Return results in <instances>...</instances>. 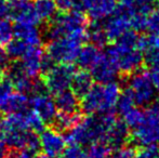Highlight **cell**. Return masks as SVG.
<instances>
[{
    "mask_svg": "<svg viewBox=\"0 0 159 158\" xmlns=\"http://www.w3.org/2000/svg\"><path fill=\"white\" fill-rule=\"evenodd\" d=\"M106 54L118 72L132 74L142 67L145 60L142 37L129 30L115 40Z\"/></svg>",
    "mask_w": 159,
    "mask_h": 158,
    "instance_id": "cell-1",
    "label": "cell"
},
{
    "mask_svg": "<svg viewBox=\"0 0 159 158\" xmlns=\"http://www.w3.org/2000/svg\"><path fill=\"white\" fill-rule=\"evenodd\" d=\"M115 119L113 114L89 115L86 118H80L73 128L65 132V141L80 146L105 142L109 127Z\"/></svg>",
    "mask_w": 159,
    "mask_h": 158,
    "instance_id": "cell-2",
    "label": "cell"
},
{
    "mask_svg": "<svg viewBox=\"0 0 159 158\" xmlns=\"http://www.w3.org/2000/svg\"><path fill=\"white\" fill-rule=\"evenodd\" d=\"M120 95L121 89L116 81L93 84L81 97L80 108L88 115L113 114Z\"/></svg>",
    "mask_w": 159,
    "mask_h": 158,
    "instance_id": "cell-3",
    "label": "cell"
},
{
    "mask_svg": "<svg viewBox=\"0 0 159 158\" xmlns=\"http://www.w3.org/2000/svg\"><path fill=\"white\" fill-rule=\"evenodd\" d=\"M88 25V17L84 12L76 10L64 11L51 20L42 37L50 41L67 35H87Z\"/></svg>",
    "mask_w": 159,
    "mask_h": 158,
    "instance_id": "cell-4",
    "label": "cell"
},
{
    "mask_svg": "<svg viewBox=\"0 0 159 158\" xmlns=\"http://www.w3.org/2000/svg\"><path fill=\"white\" fill-rule=\"evenodd\" d=\"M87 39V35H67L50 40L47 44V54L55 63L71 64Z\"/></svg>",
    "mask_w": 159,
    "mask_h": 158,
    "instance_id": "cell-5",
    "label": "cell"
},
{
    "mask_svg": "<svg viewBox=\"0 0 159 158\" xmlns=\"http://www.w3.org/2000/svg\"><path fill=\"white\" fill-rule=\"evenodd\" d=\"M125 93H127L135 105L144 107L155 101L157 89L149 76V73L139 70L132 73L129 77Z\"/></svg>",
    "mask_w": 159,
    "mask_h": 158,
    "instance_id": "cell-6",
    "label": "cell"
},
{
    "mask_svg": "<svg viewBox=\"0 0 159 158\" xmlns=\"http://www.w3.org/2000/svg\"><path fill=\"white\" fill-rule=\"evenodd\" d=\"M133 140L141 146L159 143V113L152 106L142 113L139 122L133 127Z\"/></svg>",
    "mask_w": 159,
    "mask_h": 158,
    "instance_id": "cell-7",
    "label": "cell"
},
{
    "mask_svg": "<svg viewBox=\"0 0 159 158\" xmlns=\"http://www.w3.org/2000/svg\"><path fill=\"white\" fill-rule=\"evenodd\" d=\"M30 99L25 93L14 90L8 78L0 79V113L14 114L28 110Z\"/></svg>",
    "mask_w": 159,
    "mask_h": 158,
    "instance_id": "cell-8",
    "label": "cell"
},
{
    "mask_svg": "<svg viewBox=\"0 0 159 158\" xmlns=\"http://www.w3.org/2000/svg\"><path fill=\"white\" fill-rule=\"evenodd\" d=\"M75 72L71 64L59 63V65H54L42 78L47 91L50 94H57L66 89H70Z\"/></svg>",
    "mask_w": 159,
    "mask_h": 158,
    "instance_id": "cell-9",
    "label": "cell"
},
{
    "mask_svg": "<svg viewBox=\"0 0 159 158\" xmlns=\"http://www.w3.org/2000/svg\"><path fill=\"white\" fill-rule=\"evenodd\" d=\"M8 15L15 22V24L36 25L40 20L34 9L33 0H8Z\"/></svg>",
    "mask_w": 159,
    "mask_h": 158,
    "instance_id": "cell-10",
    "label": "cell"
},
{
    "mask_svg": "<svg viewBox=\"0 0 159 158\" xmlns=\"http://www.w3.org/2000/svg\"><path fill=\"white\" fill-rule=\"evenodd\" d=\"M102 24L108 40H116L132 29L131 16L118 8L115 13L105 19Z\"/></svg>",
    "mask_w": 159,
    "mask_h": 158,
    "instance_id": "cell-11",
    "label": "cell"
},
{
    "mask_svg": "<svg viewBox=\"0 0 159 158\" xmlns=\"http://www.w3.org/2000/svg\"><path fill=\"white\" fill-rule=\"evenodd\" d=\"M39 134L40 151L48 157H61L62 153L66 147V141L62 133L53 128H49L44 129Z\"/></svg>",
    "mask_w": 159,
    "mask_h": 158,
    "instance_id": "cell-12",
    "label": "cell"
},
{
    "mask_svg": "<svg viewBox=\"0 0 159 158\" xmlns=\"http://www.w3.org/2000/svg\"><path fill=\"white\" fill-rule=\"evenodd\" d=\"M30 107L42 119L44 124H51V122L59 113L54 99L51 97L49 92L33 94L30 99Z\"/></svg>",
    "mask_w": 159,
    "mask_h": 158,
    "instance_id": "cell-13",
    "label": "cell"
},
{
    "mask_svg": "<svg viewBox=\"0 0 159 158\" xmlns=\"http://www.w3.org/2000/svg\"><path fill=\"white\" fill-rule=\"evenodd\" d=\"M6 73H7L6 78L10 80L14 90L22 93H25V94L32 93L35 78H32V77L26 74V72L22 67L20 62L11 63L9 65V67L7 68Z\"/></svg>",
    "mask_w": 159,
    "mask_h": 158,
    "instance_id": "cell-14",
    "label": "cell"
},
{
    "mask_svg": "<svg viewBox=\"0 0 159 158\" xmlns=\"http://www.w3.org/2000/svg\"><path fill=\"white\" fill-rule=\"evenodd\" d=\"M119 0H89L87 13L93 22H102L117 11Z\"/></svg>",
    "mask_w": 159,
    "mask_h": 158,
    "instance_id": "cell-15",
    "label": "cell"
},
{
    "mask_svg": "<svg viewBox=\"0 0 159 158\" xmlns=\"http://www.w3.org/2000/svg\"><path fill=\"white\" fill-rule=\"evenodd\" d=\"M89 72H90L93 80H95L98 84H106V82L115 81L118 74L117 68L114 66V64L108 59L106 53L102 55V57L96 62L94 66Z\"/></svg>",
    "mask_w": 159,
    "mask_h": 158,
    "instance_id": "cell-16",
    "label": "cell"
},
{
    "mask_svg": "<svg viewBox=\"0 0 159 158\" xmlns=\"http://www.w3.org/2000/svg\"><path fill=\"white\" fill-rule=\"evenodd\" d=\"M116 107H117V111L121 117L122 121L128 127H131V128H133L138 124L143 113L139 108V106L135 105L134 102L128 97L127 93H122L120 95Z\"/></svg>",
    "mask_w": 159,
    "mask_h": 158,
    "instance_id": "cell-17",
    "label": "cell"
},
{
    "mask_svg": "<svg viewBox=\"0 0 159 158\" xmlns=\"http://www.w3.org/2000/svg\"><path fill=\"white\" fill-rule=\"evenodd\" d=\"M42 55H43V51L41 49V46H32L20 60L22 67L24 68L26 74L32 78H36L41 73Z\"/></svg>",
    "mask_w": 159,
    "mask_h": 158,
    "instance_id": "cell-18",
    "label": "cell"
},
{
    "mask_svg": "<svg viewBox=\"0 0 159 158\" xmlns=\"http://www.w3.org/2000/svg\"><path fill=\"white\" fill-rule=\"evenodd\" d=\"M129 138V129L127 124L122 120L115 119L108 129L105 143L108 144L111 148H119L126 145Z\"/></svg>",
    "mask_w": 159,
    "mask_h": 158,
    "instance_id": "cell-19",
    "label": "cell"
},
{
    "mask_svg": "<svg viewBox=\"0 0 159 158\" xmlns=\"http://www.w3.org/2000/svg\"><path fill=\"white\" fill-rule=\"evenodd\" d=\"M54 95L55 105L60 113L74 114L80 110V99L71 89H66Z\"/></svg>",
    "mask_w": 159,
    "mask_h": 158,
    "instance_id": "cell-20",
    "label": "cell"
},
{
    "mask_svg": "<svg viewBox=\"0 0 159 158\" xmlns=\"http://www.w3.org/2000/svg\"><path fill=\"white\" fill-rule=\"evenodd\" d=\"M13 37L21 39L30 46L40 47L42 44V34L36 25L15 24L13 25Z\"/></svg>",
    "mask_w": 159,
    "mask_h": 158,
    "instance_id": "cell-21",
    "label": "cell"
},
{
    "mask_svg": "<svg viewBox=\"0 0 159 158\" xmlns=\"http://www.w3.org/2000/svg\"><path fill=\"white\" fill-rule=\"evenodd\" d=\"M103 54L104 52L101 50V48L94 44H87V46L81 47L76 61L78 65L81 67V70H86L89 72L96 62L102 57Z\"/></svg>",
    "mask_w": 159,
    "mask_h": 158,
    "instance_id": "cell-22",
    "label": "cell"
},
{
    "mask_svg": "<svg viewBox=\"0 0 159 158\" xmlns=\"http://www.w3.org/2000/svg\"><path fill=\"white\" fill-rule=\"evenodd\" d=\"M156 0H119V7L126 13L133 16L135 14H146L153 10Z\"/></svg>",
    "mask_w": 159,
    "mask_h": 158,
    "instance_id": "cell-23",
    "label": "cell"
},
{
    "mask_svg": "<svg viewBox=\"0 0 159 158\" xmlns=\"http://www.w3.org/2000/svg\"><path fill=\"white\" fill-rule=\"evenodd\" d=\"M93 86V78L90 72L86 70H81L79 72H75L71 80L70 89L77 94L79 99H81Z\"/></svg>",
    "mask_w": 159,
    "mask_h": 158,
    "instance_id": "cell-24",
    "label": "cell"
},
{
    "mask_svg": "<svg viewBox=\"0 0 159 158\" xmlns=\"http://www.w3.org/2000/svg\"><path fill=\"white\" fill-rule=\"evenodd\" d=\"M34 9L40 21H51L57 13V6L54 0H35Z\"/></svg>",
    "mask_w": 159,
    "mask_h": 158,
    "instance_id": "cell-25",
    "label": "cell"
},
{
    "mask_svg": "<svg viewBox=\"0 0 159 158\" xmlns=\"http://www.w3.org/2000/svg\"><path fill=\"white\" fill-rule=\"evenodd\" d=\"M80 119L78 113L74 114H66V113H57L55 118L51 122V126L53 129L59 132H67L69 129H71Z\"/></svg>",
    "mask_w": 159,
    "mask_h": 158,
    "instance_id": "cell-26",
    "label": "cell"
},
{
    "mask_svg": "<svg viewBox=\"0 0 159 158\" xmlns=\"http://www.w3.org/2000/svg\"><path fill=\"white\" fill-rule=\"evenodd\" d=\"M87 38L92 42V44L98 47V48H102L108 42V38L105 34L101 22H93V24L88 25Z\"/></svg>",
    "mask_w": 159,
    "mask_h": 158,
    "instance_id": "cell-27",
    "label": "cell"
},
{
    "mask_svg": "<svg viewBox=\"0 0 159 158\" xmlns=\"http://www.w3.org/2000/svg\"><path fill=\"white\" fill-rule=\"evenodd\" d=\"M30 44L25 43L24 41H22L19 38H12L10 41L7 43V51H8L9 55H10L11 60H21L23 57V55L27 52V50L30 49Z\"/></svg>",
    "mask_w": 159,
    "mask_h": 158,
    "instance_id": "cell-28",
    "label": "cell"
},
{
    "mask_svg": "<svg viewBox=\"0 0 159 158\" xmlns=\"http://www.w3.org/2000/svg\"><path fill=\"white\" fill-rule=\"evenodd\" d=\"M111 147L105 142H95L89 145L86 158H111Z\"/></svg>",
    "mask_w": 159,
    "mask_h": 158,
    "instance_id": "cell-29",
    "label": "cell"
},
{
    "mask_svg": "<svg viewBox=\"0 0 159 158\" xmlns=\"http://www.w3.org/2000/svg\"><path fill=\"white\" fill-rule=\"evenodd\" d=\"M144 32L151 35L159 34V10H151L145 16Z\"/></svg>",
    "mask_w": 159,
    "mask_h": 158,
    "instance_id": "cell-30",
    "label": "cell"
},
{
    "mask_svg": "<svg viewBox=\"0 0 159 158\" xmlns=\"http://www.w3.org/2000/svg\"><path fill=\"white\" fill-rule=\"evenodd\" d=\"M13 38V24L9 20H0V46L7 44Z\"/></svg>",
    "mask_w": 159,
    "mask_h": 158,
    "instance_id": "cell-31",
    "label": "cell"
},
{
    "mask_svg": "<svg viewBox=\"0 0 159 158\" xmlns=\"http://www.w3.org/2000/svg\"><path fill=\"white\" fill-rule=\"evenodd\" d=\"M62 158H86V152L82 146L77 144H69L68 147H65L61 155Z\"/></svg>",
    "mask_w": 159,
    "mask_h": 158,
    "instance_id": "cell-32",
    "label": "cell"
},
{
    "mask_svg": "<svg viewBox=\"0 0 159 158\" xmlns=\"http://www.w3.org/2000/svg\"><path fill=\"white\" fill-rule=\"evenodd\" d=\"M136 158H159V148L157 145L143 146V148L136 154Z\"/></svg>",
    "mask_w": 159,
    "mask_h": 158,
    "instance_id": "cell-33",
    "label": "cell"
},
{
    "mask_svg": "<svg viewBox=\"0 0 159 158\" xmlns=\"http://www.w3.org/2000/svg\"><path fill=\"white\" fill-rule=\"evenodd\" d=\"M111 158H136V153L132 147L129 146H121L117 148Z\"/></svg>",
    "mask_w": 159,
    "mask_h": 158,
    "instance_id": "cell-34",
    "label": "cell"
},
{
    "mask_svg": "<svg viewBox=\"0 0 159 158\" xmlns=\"http://www.w3.org/2000/svg\"><path fill=\"white\" fill-rule=\"evenodd\" d=\"M11 64V57L9 55L8 51L3 46H0V74L6 73L7 68Z\"/></svg>",
    "mask_w": 159,
    "mask_h": 158,
    "instance_id": "cell-35",
    "label": "cell"
},
{
    "mask_svg": "<svg viewBox=\"0 0 159 158\" xmlns=\"http://www.w3.org/2000/svg\"><path fill=\"white\" fill-rule=\"evenodd\" d=\"M19 152V157L20 158H37L38 155V151H35L33 148H21V150H17Z\"/></svg>",
    "mask_w": 159,
    "mask_h": 158,
    "instance_id": "cell-36",
    "label": "cell"
},
{
    "mask_svg": "<svg viewBox=\"0 0 159 158\" xmlns=\"http://www.w3.org/2000/svg\"><path fill=\"white\" fill-rule=\"evenodd\" d=\"M149 76H151L152 80H153L157 91H159V67H151Z\"/></svg>",
    "mask_w": 159,
    "mask_h": 158,
    "instance_id": "cell-37",
    "label": "cell"
},
{
    "mask_svg": "<svg viewBox=\"0 0 159 158\" xmlns=\"http://www.w3.org/2000/svg\"><path fill=\"white\" fill-rule=\"evenodd\" d=\"M8 16V3L6 0H0V20Z\"/></svg>",
    "mask_w": 159,
    "mask_h": 158,
    "instance_id": "cell-38",
    "label": "cell"
},
{
    "mask_svg": "<svg viewBox=\"0 0 159 158\" xmlns=\"http://www.w3.org/2000/svg\"><path fill=\"white\" fill-rule=\"evenodd\" d=\"M7 152V145L4 143H0V158H6Z\"/></svg>",
    "mask_w": 159,
    "mask_h": 158,
    "instance_id": "cell-39",
    "label": "cell"
},
{
    "mask_svg": "<svg viewBox=\"0 0 159 158\" xmlns=\"http://www.w3.org/2000/svg\"><path fill=\"white\" fill-rule=\"evenodd\" d=\"M153 107H154V108H155V110H156V111H157V112L159 113V100H158V101H157V102H156V103H155V104H154V105H153Z\"/></svg>",
    "mask_w": 159,
    "mask_h": 158,
    "instance_id": "cell-40",
    "label": "cell"
},
{
    "mask_svg": "<svg viewBox=\"0 0 159 158\" xmlns=\"http://www.w3.org/2000/svg\"><path fill=\"white\" fill-rule=\"evenodd\" d=\"M37 158H51V157H48V156H46V155H44V156H38Z\"/></svg>",
    "mask_w": 159,
    "mask_h": 158,
    "instance_id": "cell-41",
    "label": "cell"
},
{
    "mask_svg": "<svg viewBox=\"0 0 159 158\" xmlns=\"http://www.w3.org/2000/svg\"><path fill=\"white\" fill-rule=\"evenodd\" d=\"M156 2H158V4H159V0H156Z\"/></svg>",
    "mask_w": 159,
    "mask_h": 158,
    "instance_id": "cell-42",
    "label": "cell"
},
{
    "mask_svg": "<svg viewBox=\"0 0 159 158\" xmlns=\"http://www.w3.org/2000/svg\"><path fill=\"white\" fill-rule=\"evenodd\" d=\"M0 79H1V76H0Z\"/></svg>",
    "mask_w": 159,
    "mask_h": 158,
    "instance_id": "cell-43",
    "label": "cell"
}]
</instances>
